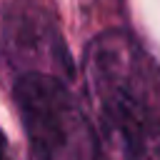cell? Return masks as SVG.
<instances>
[{
    "label": "cell",
    "mask_w": 160,
    "mask_h": 160,
    "mask_svg": "<svg viewBox=\"0 0 160 160\" xmlns=\"http://www.w3.org/2000/svg\"><path fill=\"white\" fill-rule=\"evenodd\" d=\"M108 160H160V68L128 30L95 35L82 58Z\"/></svg>",
    "instance_id": "1"
},
{
    "label": "cell",
    "mask_w": 160,
    "mask_h": 160,
    "mask_svg": "<svg viewBox=\"0 0 160 160\" xmlns=\"http://www.w3.org/2000/svg\"><path fill=\"white\" fill-rule=\"evenodd\" d=\"M12 98L35 160H102V142L68 82L25 72L18 75Z\"/></svg>",
    "instance_id": "2"
},
{
    "label": "cell",
    "mask_w": 160,
    "mask_h": 160,
    "mask_svg": "<svg viewBox=\"0 0 160 160\" xmlns=\"http://www.w3.org/2000/svg\"><path fill=\"white\" fill-rule=\"evenodd\" d=\"M0 42L8 58L25 72H42L60 78L62 82L72 75L65 45L52 25V20L32 2H20L8 8L0 22Z\"/></svg>",
    "instance_id": "3"
},
{
    "label": "cell",
    "mask_w": 160,
    "mask_h": 160,
    "mask_svg": "<svg viewBox=\"0 0 160 160\" xmlns=\"http://www.w3.org/2000/svg\"><path fill=\"white\" fill-rule=\"evenodd\" d=\"M0 160H20L15 155V150L10 148V142H8V138H5L2 130H0Z\"/></svg>",
    "instance_id": "4"
}]
</instances>
